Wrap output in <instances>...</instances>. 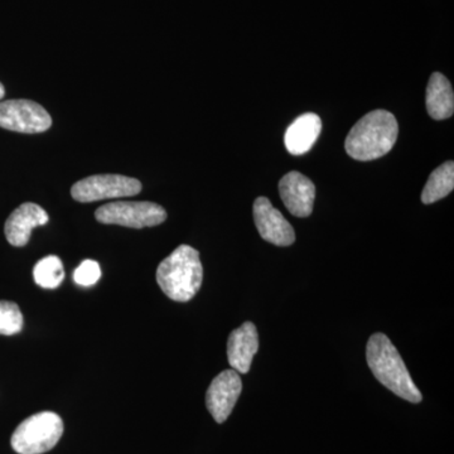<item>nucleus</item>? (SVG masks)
Returning a JSON list of instances; mask_svg holds the SVG:
<instances>
[{"label":"nucleus","instance_id":"1","mask_svg":"<svg viewBox=\"0 0 454 454\" xmlns=\"http://www.w3.org/2000/svg\"><path fill=\"white\" fill-rule=\"evenodd\" d=\"M366 360L373 376L395 395L414 404L422 402V393L389 337L384 333L372 334L366 346Z\"/></svg>","mask_w":454,"mask_h":454},{"label":"nucleus","instance_id":"2","mask_svg":"<svg viewBox=\"0 0 454 454\" xmlns=\"http://www.w3.org/2000/svg\"><path fill=\"white\" fill-rule=\"evenodd\" d=\"M399 125L395 116L387 110H373L354 125L346 138L349 157L367 162L389 153L395 145Z\"/></svg>","mask_w":454,"mask_h":454},{"label":"nucleus","instance_id":"3","mask_svg":"<svg viewBox=\"0 0 454 454\" xmlns=\"http://www.w3.org/2000/svg\"><path fill=\"white\" fill-rule=\"evenodd\" d=\"M202 279L200 253L188 245L178 247L157 269L158 286L167 297L176 301L192 300L201 288Z\"/></svg>","mask_w":454,"mask_h":454},{"label":"nucleus","instance_id":"4","mask_svg":"<svg viewBox=\"0 0 454 454\" xmlns=\"http://www.w3.org/2000/svg\"><path fill=\"white\" fill-rule=\"evenodd\" d=\"M64 422L53 411H42L23 420L12 435L11 444L20 454H42L56 447L64 434Z\"/></svg>","mask_w":454,"mask_h":454},{"label":"nucleus","instance_id":"5","mask_svg":"<svg viewBox=\"0 0 454 454\" xmlns=\"http://www.w3.org/2000/svg\"><path fill=\"white\" fill-rule=\"evenodd\" d=\"M98 223L131 229L160 225L167 219L162 206L148 201H116L106 203L95 212Z\"/></svg>","mask_w":454,"mask_h":454},{"label":"nucleus","instance_id":"6","mask_svg":"<svg viewBox=\"0 0 454 454\" xmlns=\"http://www.w3.org/2000/svg\"><path fill=\"white\" fill-rule=\"evenodd\" d=\"M140 191L142 184L137 178L121 175H97L76 182L71 188V196L77 202L90 203L137 196Z\"/></svg>","mask_w":454,"mask_h":454},{"label":"nucleus","instance_id":"7","mask_svg":"<svg viewBox=\"0 0 454 454\" xmlns=\"http://www.w3.org/2000/svg\"><path fill=\"white\" fill-rule=\"evenodd\" d=\"M52 118L40 104L26 98L0 103V128L17 133L37 134L49 130Z\"/></svg>","mask_w":454,"mask_h":454},{"label":"nucleus","instance_id":"8","mask_svg":"<svg viewBox=\"0 0 454 454\" xmlns=\"http://www.w3.org/2000/svg\"><path fill=\"white\" fill-rule=\"evenodd\" d=\"M241 390L243 382L235 370H225L212 380L206 393V406L217 423H223L230 417Z\"/></svg>","mask_w":454,"mask_h":454},{"label":"nucleus","instance_id":"9","mask_svg":"<svg viewBox=\"0 0 454 454\" xmlns=\"http://www.w3.org/2000/svg\"><path fill=\"white\" fill-rule=\"evenodd\" d=\"M254 221L260 236L268 243L277 247H289L294 243V229L267 197H258L254 202Z\"/></svg>","mask_w":454,"mask_h":454},{"label":"nucleus","instance_id":"10","mask_svg":"<svg viewBox=\"0 0 454 454\" xmlns=\"http://www.w3.org/2000/svg\"><path fill=\"white\" fill-rule=\"evenodd\" d=\"M279 195L286 210L295 217H309L313 211L316 186L300 172H289L279 182Z\"/></svg>","mask_w":454,"mask_h":454},{"label":"nucleus","instance_id":"11","mask_svg":"<svg viewBox=\"0 0 454 454\" xmlns=\"http://www.w3.org/2000/svg\"><path fill=\"white\" fill-rule=\"evenodd\" d=\"M49 220V214L37 203H23L8 217L4 226L5 238L13 247H26L31 239L32 230L46 225Z\"/></svg>","mask_w":454,"mask_h":454},{"label":"nucleus","instance_id":"12","mask_svg":"<svg viewBox=\"0 0 454 454\" xmlns=\"http://www.w3.org/2000/svg\"><path fill=\"white\" fill-rule=\"evenodd\" d=\"M259 349L258 330L252 322H245L230 333L227 340V358L230 366L239 373L249 372L253 358Z\"/></svg>","mask_w":454,"mask_h":454},{"label":"nucleus","instance_id":"13","mask_svg":"<svg viewBox=\"0 0 454 454\" xmlns=\"http://www.w3.org/2000/svg\"><path fill=\"white\" fill-rule=\"evenodd\" d=\"M322 121L317 114L307 113L292 122L286 129L284 143L289 153L293 155L306 154L315 145L321 134Z\"/></svg>","mask_w":454,"mask_h":454},{"label":"nucleus","instance_id":"14","mask_svg":"<svg viewBox=\"0 0 454 454\" xmlns=\"http://www.w3.org/2000/svg\"><path fill=\"white\" fill-rule=\"evenodd\" d=\"M427 110L434 121H444L454 113V94L450 80L434 73L427 86Z\"/></svg>","mask_w":454,"mask_h":454},{"label":"nucleus","instance_id":"15","mask_svg":"<svg viewBox=\"0 0 454 454\" xmlns=\"http://www.w3.org/2000/svg\"><path fill=\"white\" fill-rule=\"evenodd\" d=\"M454 188V163L453 160L442 164L437 169L433 170L428 182L424 187L422 202L430 205L444 199L452 192Z\"/></svg>","mask_w":454,"mask_h":454},{"label":"nucleus","instance_id":"16","mask_svg":"<svg viewBox=\"0 0 454 454\" xmlns=\"http://www.w3.org/2000/svg\"><path fill=\"white\" fill-rule=\"evenodd\" d=\"M33 278L41 288L56 289L65 279V269L61 259L55 255L41 259L33 269Z\"/></svg>","mask_w":454,"mask_h":454},{"label":"nucleus","instance_id":"17","mask_svg":"<svg viewBox=\"0 0 454 454\" xmlns=\"http://www.w3.org/2000/svg\"><path fill=\"white\" fill-rule=\"evenodd\" d=\"M25 318L14 301H0V334L13 336L23 330Z\"/></svg>","mask_w":454,"mask_h":454},{"label":"nucleus","instance_id":"18","mask_svg":"<svg viewBox=\"0 0 454 454\" xmlns=\"http://www.w3.org/2000/svg\"><path fill=\"white\" fill-rule=\"evenodd\" d=\"M101 278V268L95 260H83L74 271V283L82 286H91Z\"/></svg>","mask_w":454,"mask_h":454},{"label":"nucleus","instance_id":"19","mask_svg":"<svg viewBox=\"0 0 454 454\" xmlns=\"http://www.w3.org/2000/svg\"><path fill=\"white\" fill-rule=\"evenodd\" d=\"M4 95H5L4 86H3V83H0V98H4Z\"/></svg>","mask_w":454,"mask_h":454}]
</instances>
